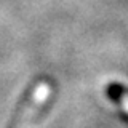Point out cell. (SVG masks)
<instances>
[{"label": "cell", "instance_id": "6da1fadb", "mask_svg": "<svg viewBox=\"0 0 128 128\" xmlns=\"http://www.w3.org/2000/svg\"><path fill=\"white\" fill-rule=\"evenodd\" d=\"M48 94H50V86H48V83H45V82L38 83V85L34 88L32 94L18 107V110L14 112L13 120H11V123L8 125V128H19V125H21L22 120L37 109L40 104L48 98Z\"/></svg>", "mask_w": 128, "mask_h": 128}, {"label": "cell", "instance_id": "7a4b0ae2", "mask_svg": "<svg viewBox=\"0 0 128 128\" xmlns=\"http://www.w3.org/2000/svg\"><path fill=\"white\" fill-rule=\"evenodd\" d=\"M107 93H109V96H110L112 99H114V101H117L120 106H122L123 109L128 112V94L125 93V91H122V88H120V86H114V85H110Z\"/></svg>", "mask_w": 128, "mask_h": 128}]
</instances>
